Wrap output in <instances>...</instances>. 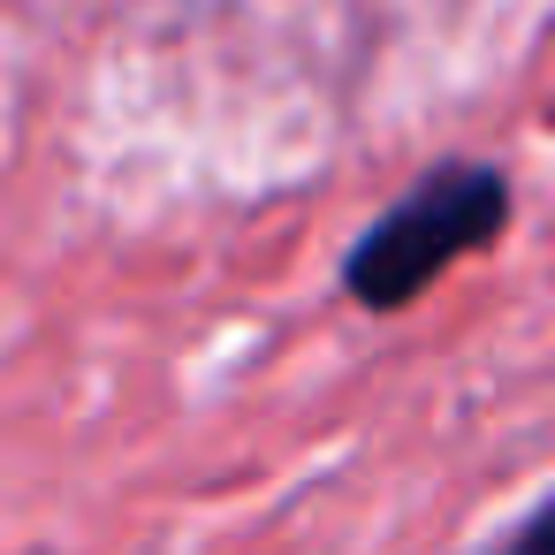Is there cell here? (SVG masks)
Wrapping results in <instances>:
<instances>
[{
  "label": "cell",
  "mask_w": 555,
  "mask_h": 555,
  "mask_svg": "<svg viewBox=\"0 0 555 555\" xmlns=\"http://www.w3.org/2000/svg\"><path fill=\"white\" fill-rule=\"evenodd\" d=\"M509 221V176L479 168V160H449L434 168L411 198H396L343 259V289L373 312L411 305L434 274H449L464 251H479L487 236H502Z\"/></svg>",
  "instance_id": "cell-1"
},
{
  "label": "cell",
  "mask_w": 555,
  "mask_h": 555,
  "mask_svg": "<svg viewBox=\"0 0 555 555\" xmlns=\"http://www.w3.org/2000/svg\"><path fill=\"white\" fill-rule=\"evenodd\" d=\"M487 555H547V509H525L517 532H509L502 547H487Z\"/></svg>",
  "instance_id": "cell-2"
}]
</instances>
